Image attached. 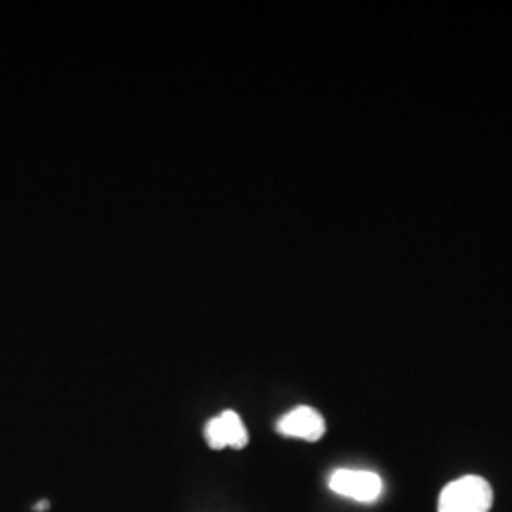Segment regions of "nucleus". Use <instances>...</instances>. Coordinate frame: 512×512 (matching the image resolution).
Segmentation results:
<instances>
[{
	"instance_id": "1",
	"label": "nucleus",
	"mask_w": 512,
	"mask_h": 512,
	"mask_svg": "<svg viewBox=\"0 0 512 512\" xmlns=\"http://www.w3.org/2000/svg\"><path fill=\"white\" fill-rule=\"evenodd\" d=\"M494 490L482 476H461L450 482L439 499V512H488Z\"/></svg>"
},
{
	"instance_id": "2",
	"label": "nucleus",
	"mask_w": 512,
	"mask_h": 512,
	"mask_svg": "<svg viewBox=\"0 0 512 512\" xmlns=\"http://www.w3.org/2000/svg\"><path fill=\"white\" fill-rule=\"evenodd\" d=\"M329 488L334 494L349 497L359 503H374L384 490L382 478L372 471L338 469L329 480Z\"/></svg>"
},
{
	"instance_id": "4",
	"label": "nucleus",
	"mask_w": 512,
	"mask_h": 512,
	"mask_svg": "<svg viewBox=\"0 0 512 512\" xmlns=\"http://www.w3.org/2000/svg\"><path fill=\"white\" fill-rule=\"evenodd\" d=\"M277 431L283 437L315 442V440H319L325 435L327 425H325L323 416L315 408L298 406V408H294L289 414H285L281 420L277 421Z\"/></svg>"
},
{
	"instance_id": "3",
	"label": "nucleus",
	"mask_w": 512,
	"mask_h": 512,
	"mask_svg": "<svg viewBox=\"0 0 512 512\" xmlns=\"http://www.w3.org/2000/svg\"><path fill=\"white\" fill-rule=\"evenodd\" d=\"M205 439L213 450H222V448L241 450L249 442V433L239 414L226 410L205 425Z\"/></svg>"
}]
</instances>
